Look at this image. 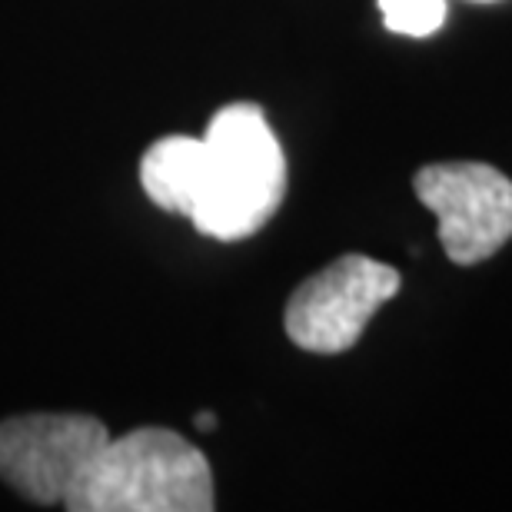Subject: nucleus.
Instances as JSON below:
<instances>
[{"label":"nucleus","instance_id":"obj_1","mask_svg":"<svg viewBox=\"0 0 512 512\" xmlns=\"http://www.w3.org/2000/svg\"><path fill=\"white\" fill-rule=\"evenodd\" d=\"M207 163L190 220L203 237L247 240L273 220L286 193V157L256 104H230L207 127Z\"/></svg>","mask_w":512,"mask_h":512},{"label":"nucleus","instance_id":"obj_2","mask_svg":"<svg viewBox=\"0 0 512 512\" xmlns=\"http://www.w3.org/2000/svg\"><path fill=\"white\" fill-rule=\"evenodd\" d=\"M70 512H210L207 456L173 429L143 426L110 439L64 503Z\"/></svg>","mask_w":512,"mask_h":512},{"label":"nucleus","instance_id":"obj_3","mask_svg":"<svg viewBox=\"0 0 512 512\" xmlns=\"http://www.w3.org/2000/svg\"><path fill=\"white\" fill-rule=\"evenodd\" d=\"M399 273L363 253H346L296 286L286 303V333L306 353L336 356L360 343L366 323L399 293Z\"/></svg>","mask_w":512,"mask_h":512},{"label":"nucleus","instance_id":"obj_4","mask_svg":"<svg viewBox=\"0 0 512 512\" xmlns=\"http://www.w3.org/2000/svg\"><path fill=\"white\" fill-rule=\"evenodd\" d=\"M110 443L107 426L84 413H30L0 423V479L37 506L67 503L94 456Z\"/></svg>","mask_w":512,"mask_h":512},{"label":"nucleus","instance_id":"obj_5","mask_svg":"<svg viewBox=\"0 0 512 512\" xmlns=\"http://www.w3.org/2000/svg\"><path fill=\"white\" fill-rule=\"evenodd\" d=\"M416 197L439 220L453 263L489 260L512 240V180L489 163H429L413 180Z\"/></svg>","mask_w":512,"mask_h":512},{"label":"nucleus","instance_id":"obj_6","mask_svg":"<svg viewBox=\"0 0 512 512\" xmlns=\"http://www.w3.org/2000/svg\"><path fill=\"white\" fill-rule=\"evenodd\" d=\"M203 163H207V140L163 137L143 153V163H140L143 193H147L160 210L190 217L200 180H203Z\"/></svg>","mask_w":512,"mask_h":512},{"label":"nucleus","instance_id":"obj_7","mask_svg":"<svg viewBox=\"0 0 512 512\" xmlns=\"http://www.w3.org/2000/svg\"><path fill=\"white\" fill-rule=\"evenodd\" d=\"M386 30L403 37H433L446 20V0H380Z\"/></svg>","mask_w":512,"mask_h":512},{"label":"nucleus","instance_id":"obj_8","mask_svg":"<svg viewBox=\"0 0 512 512\" xmlns=\"http://www.w3.org/2000/svg\"><path fill=\"white\" fill-rule=\"evenodd\" d=\"M197 429H200V433H210V429H217V416L203 409V413H197Z\"/></svg>","mask_w":512,"mask_h":512}]
</instances>
